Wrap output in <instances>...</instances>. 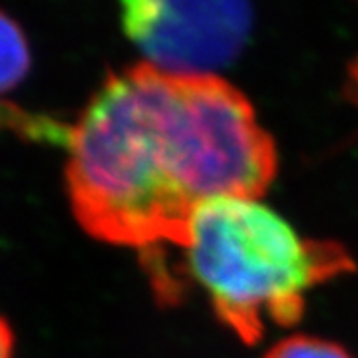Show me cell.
<instances>
[{
    "label": "cell",
    "mask_w": 358,
    "mask_h": 358,
    "mask_svg": "<svg viewBox=\"0 0 358 358\" xmlns=\"http://www.w3.org/2000/svg\"><path fill=\"white\" fill-rule=\"evenodd\" d=\"M30 68V50L22 30L0 13V94L18 86Z\"/></svg>",
    "instance_id": "277c9868"
},
{
    "label": "cell",
    "mask_w": 358,
    "mask_h": 358,
    "mask_svg": "<svg viewBox=\"0 0 358 358\" xmlns=\"http://www.w3.org/2000/svg\"><path fill=\"white\" fill-rule=\"evenodd\" d=\"M0 358H14V334L4 317H0Z\"/></svg>",
    "instance_id": "8992f818"
},
{
    "label": "cell",
    "mask_w": 358,
    "mask_h": 358,
    "mask_svg": "<svg viewBox=\"0 0 358 358\" xmlns=\"http://www.w3.org/2000/svg\"><path fill=\"white\" fill-rule=\"evenodd\" d=\"M66 183L78 223L122 247H185L215 197L259 199L277 173L275 141L219 76L143 64L112 74L68 129Z\"/></svg>",
    "instance_id": "6da1fadb"
},
{
    "label": "cell",
    "mask_w": 358,
    "mask_h": 358,
    "mask_svg": "<svg viewBox=\"0 0 358 358\" xmlns=\"http://www.w3.org/2000/svg\"><path fill=\"white\" fill-rule=\"evenodd\" d=\"M263 358H352L346 348L319 336L296 334L273 346Z\"/></svg>",
    "instance_id": "5b68a950"
},
{
    "label": "cell",
    "mask_w": 358,
    "mask_h": 358,
    "mask_svg": "<svg viewBox=\"0 0 358 358\" xmlns=\"http://www.w3.org/2000/svg\"><path fill=\"white\" fill-rule=\"evenodd\" d=\"M120 20L148 64L171 74L213 76L241 52L253 16L243 2L131 0L122 4Z\"/></svg>",
    "instance_id": "3957f363"
},
{
    "label": "cell",
    "mask_w": 358,
    "mask_h": 358,
    "mask_svg": "<svg viewBox=\"0 0 358 358\" xmlns=\"http://www.w3.org/2000/svg\"><path fill=\"white\" fill-rule=\"evenodd\" d=\"M183 251L217 319L245 345L263 336L267 320L294 324L308 289L357 268L343 245L303 239L277 211L249 197L201 205Z\"/></svg>",
    "instance_id": "7a4b0ae2"
}]
</instances>
